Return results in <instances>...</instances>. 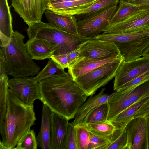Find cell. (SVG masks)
Returning <instances> with one entry per match:
<instances>
[{"label": "cell", "instance_id": "cell-1", "mask_svg": "<svg viewBox=\"0 0 149 149\" xmlns=\"http://www.w3.org/2000/svg\"><path fill=\"white\" fill-rule=\"evenodd\" d=\"M39 83L43 104L68 120L74 118L88 97L69 74L47 78Z\"/></svg>", "mask_w": 149, "mask_h": 149}, {"label": "cell", "instance_id": "cell-2", "mask_svg": "<svg viewBox=\"0 0 149 149\" xmlns=\"http://www.w3.org/2000/svg\"><path fill=\"white\" fill-rule=\"evenodd\" d=\"M33 107L24 103L8 89L7 113L0 128L2 137L0 149H15L35 124L36 118Z\"/></svg>", "mask_w": 149, "mask_h": 149}, {"label": "cell", "instance_id": "cell-3", "mask_svg": "<svg viewBox=\"0 0 149 149\" xmlns=\"http://www.w3.org/2000/svg\"><path fill=\"white\" fill-rule=\"evenodd\" d=\"M24 38L22 33L14 31L8 45L0 48V60L3 62L8 75L14 77L33 76L40 70L29 53Z\"/></svg>", "mask_w": 149, "mask_h": 149}, {"label": "cell", "instance_id": "cell-4", "mask_svg": "<svg viewBox=\"0 0 149 149\" xmlns=\"http://www.w3.org/2000/svg\"><path fill=\"white\" fill-rule=\"evenodd\" d=\"M27 25L26 31L29 39L36 38L49 42L55 48L54 55L67 54L78 49L84 42L94 38L69 33L42 21Z\"/></svg>", "mask_w": 149, "mask_h": 149}, {"label": "cell", "instance_id": "cell-5", "mask_svg": "<svg viewBox=\"0 0 149 149\" xmlns=\"http://www.w3.org/2000/svg\"><path fill=\"white\" fill-rule=\"evenodd\" d=\"M96 39L114 43L126 61H132L142 56L149 45V27L129 32L100 34Z\"/></svg>", "mask_w": 149, "mask_h": 149}, {"label": "cell", "instance_id": "cell-6", "mask_svg": "<svg viewBox=\"0 0 149 149\" xmlns=\"http://www.w3.org/2000/svg\"><path fill=\"white\" fill-rule=\"evenodd\" d=\"M123 57L105 63L74 79L88 97L114 78Z\"/></svg>", "mask_w": 149, "mask_h": 149}, {"label": "cell", "instance_id": "cell-7", "mask_svg": "<svg viewBox=\"0 0 149 149\" xmlns=\"http://www.w3.org/2000/svg\"><path fill=\"white\" fill-rule=\"evenodd\" d=\"M113 93L108 102V119L110 121L139 99L149 95V79L133 87Z\"/></svg>", "mask_w": 149, "mask_h": 149}, {"label": "cell", "instance_id": "cell-8", "mask_svg": "<svg viewBox=\"0 0 149 149\" xmlns=\"http://www.w3.org/2000/svg\"><path fill=\"white\" fill-rule=\"evenodd\" d=\"M79 48L80 53L75 62L84 59H101L122 57L114 43L96 39L95 37L83 42Z\"/></svg>", "mask_w": 149, "mask_h": 149}, {"label": "cell", "instance_id": "cell-9", "mask_svg": "<svg viewBox=\"0 0 149 149\" xmlns=\"http://www.w3.org/2000/svg\"><path fill=\"white\" fill-rule=\"evenodd\" d=\"M117 6L108 8L77 22L78 34L82 36L94 38L103 31L109 24L116 12Z\"/></svg>", "mask_w": 149, "mask_h": 149}, {"label": "cell", "instance_id": "cell-10", "mask_svg": "<svg viewBox=\"0 0 149 149\" xmlns=\"http://www.w3.org/2000/svg\"><path fill=\"white\" fill-rule=\"evenodd\" d=\"M8 85L18 98L28 105L34 106V101L41 99L39 83L33 77H14L9 79Z\"/></svg>", "mask_w": 149, "mask_h": 149}, {"label": "cell", "instance_id": "cell-11", "mask_svg": "<svg viewBox=\"0 0 149 149\" xmlns=\"http://www.w3.org/2000/svg\"><path fill=\"white\" fill-rule=\"evenodd\" d=\"M149 70V58L141 57L122 63L114 77L113 88L116 91L121 87Z\"/></svg>", "mask_w": 149, "mask_h": 149}, {"label": "cell", "instance_id": "cell-12", "mask_svg": "<svg viewBox=\"0 0 149 149\" xmlns=\"http://www.w3.org/2000/svg\"><path fill=\"white\" fill-rule=\"evenodd\" d=\"M49 0H11L14 10L27 24L41 21Z\"/></svg>", "mask_w": 149, "mask_h": 149}, {"label": "cell", "instance_id": "cell-13", "mask_svg": "<svg viewBox=\"0 0 149 149\" xmlns=\"http://www.w3.org/2000/svg\"><path fill=\"white\" fill-rule=\"evenodd\" d=\"M149 27V9H142L120 22L109 24L104 29L105 33L129 32Z\"/></svg>", "mask_w": 149, "mask_h": 149}, {"label": "cell", "instance_id": "cell-14", "mask_svg": "<svg viewBox=\"0 0 149 149\" xmlns=\"http://www.w3.org/2000/svg\"><path fill=\"white\" fill-rule=\"evenodd\" d=\"M96 0H49L47 8L55 13L74 16L88 8Z\"/></svg>", "mask_w": 149, "mask_h": 149}, {"label": "cell", "instance_id": "cell-15", "mask_svg": "<svg viewBox=\"0 0 149 149\" xmlns=\"http://www.w3.org/2000/svg\"><path fill=\"white\" fill-rule=\"evenodd\" d=\"M69 120L66 118L52 112L51 149H65L68 135Z\"/></svg>", "mask_w": 149, "mask_h": 149}, {"label": "cell", "instance_id": "cell-16", "mask_svg": "<svg viewBox=\"0 0 149 149\" xmlns=\"http://www.w3.org/2000/svg\"><path fill=\"white\" fill-rule=\"evenodd\" d=\"M12 18L8 0H0V45H7L13 33Z\"/></svg>", "mask_w": 149, "mask_h": 149}, {"label": "cell", "instance_id": "cell-17", "mask_svg": "<svg viewBox=\"0 0 149 149\" xmlns=\"http://www.w3.org/2000/svg\"><path fill=\"white\" fill-rule=\"evenodd\" d=\"M123 57H113L101 59H81L77 60L70 65L68 73L74 79L88 73L105 63Z\"/></svg>", "mask_w": 149, "mask_h": 149}, {"label": "cell", "instance_id": "cell-18", "mask_svg": "<svg viewBox=\"0 0 149 149\" xmlns=\"http://www.w3.org/2000/svg\"><path fill=\"white\" fill-rule=\"evenodd\" d=\"M27 50L33 60L50 59L55 49L49 42L36 38L29 39L25 43Z\"/></svg>", "mask_w": 149, "mask_h": 149}, {"label": "cell", "instance_id": "cell-19", "mask_svg": "<svg viewBox=\"0 0 149 149\" xmlns=\"http://www.w3.org/2000/svg\"><path fill=\"white\" fill-rule=\"evenodd\" d=\"M44 13L48 23L53 26L67 33L79 34L77 26L78 20L75 16L62 15L48 10Z\"/></svg>", "mask_w": 149, "mask_h": 149}, {"label": "cell", "instance_id": "cell-20", "mask_svg": "<svg viewBox=\"0 0 149 149\" xmlns=\"http://www.w3.org/2000/svg\"><path fill=\"white\" fill-rule=\"evenodd\" d=\"M52 111L43 104L40 129L36 137L38 146L42 149H51Z\"/></svg>", "mask_w": 149, "mask_h": 149}, {"label": "cell", "instance_id": "cell-21", "mask_svg": "<svg viewBox=\"0 0 149 149\" xmlns=\"http://www.w3.org/2000/svg\"><path fill=\"white\" fill-rule=\"evenodd\" d=\"M105 88H102L97 95L90 97L79 108L75 114L74 120L71 122L74 126L80 123L87 113L96 107L108 102L113 93L109 95L105 93Z\"/></svg>", "mask_w": 149, "mask_h": 149}, {"label": "cell", "instance_id": "cell-22", "mask_svg": "<svg viewBox=\"0 0 149 149\" xmlns=\"http://www.w3.org/2000/svg\"><path fill=\"white\" fill-rule=\"evenodd\" d=\"M133 139L132 149H145L146 139V121L145 118L138 117L130 121Z\"/></svg>", "mask_w": 149, "mask_h": 149}, {"label": "cell", "instance_id": "cell-23", "mask_svg": "<svg viewBox=\"0 0 149 149\" xmlns=\"http://www.w3.org/2000/svg\"><path fill=\"white\" fill-rule=\"evenodd\" d=\"M142 9L139 6L135 3L126 0H120L119 6L110 20L109 24H114L122 21Z\"/></svg>", "mask_w": 149, "mask_h": 149}, {"label": "cell", "instance_id": "cell-24", "mask_svg": "<svg viewBox=\"0 0 149 149\" xmlns=\"http://www.w3.org/2000/svg\"><path fill=\"white\" fill-rule=\"evenodd\" d=\"M82 125L89 132L109 140L117 128L115 125L109 120Z\"/></svg>", "mask_w": 149, "mask_h": 149}, {"label": "cell", "instance_id": "cell-25", "mask_svg": "<svg viewBox=\"0 0 149 149\" xmlns=\"http://www.w3.org/2000/svg\"><path fill=\"white\" fill-rule=\"evenodd\" d=\"M8 75L4 70L0 69V128L2 126L7 111L9 89Z\"/></svg>", "mask_w": 149, "mask_h": 149}, {"label": "cell", "instance_id": "cell-26", "mask_svg": "<svg viewBox=\"0 0 149 149\" xmlns=\"http://www.w3.org/2000/svg\"><path fill=\"white\" fill-rule=\"evenodd\" d=\"M149 98V95L141 98L120 113L111 121L116 126L128 123L134 118L136 113Z\"/></svg>", "mask_w": 149, "mask_h": 149}, {"label": "cell", "instance_id": "cell-27", "mask_svg": "<svg viewBox=\"0 0 149 149\" xmlns=\"http://www.w3.org/2000/svg\"><path fill=\"white\" fill-rule=\"evenodd\" d=\"M109 111L108 102L101 104L90 111L79 124L85 125L94 123L106 122Z\"/></svg>", "mask_w": 149, "mask_h": 149}, {"label": "cell", "instance_id": "cell-28", "mask_svg": "<svg viewBox=\"0 0 149 149\" xmlns=\"http://www.w3.org/2000/svg\"><path fill=\"white\" fill-rule=\"evenodd\" d=\"M120 0H96L79 13L75 16L78 20L89 17L108 8L117 6Z\"/></svg>", "mask_w": 149, "mask_h": 149}, {"label": "cell", "instance_id": "cell-29", "mask_svg": "<svg viewBox=\"0 0 149 149\" xmlns=\"http://www.w3.org/2000/svg\"><path fill=\"white\" fill-rule=\"evenodd\" d=\"M127 123L116 126L110 142L104 149H127Z\"/></svg>", "mask_w": 149, "mask_h": 149}, {"label": "cell", "instance_id": "cell-30", "mask_svg": "<svg viewBox=\"0 0 149 149\" xmlns=\"http://www.w3.org/2000/svg\"><path fill=\"white\" fill-rule=\"evenodd\" d=\"M66 72L58 63L51 58L49 59L48 62L41 71L33 77L36 81H41L51 77L67 75Z\"/></svg>", "mask_w": 149, "mask_h": 149}, {"label": "cell", "instance_id": "cell-31", "mask_svg": "<svg viewBox=\"0 0 149 149\" xmlns=\"http://www.w3.org/2000/svg\"><path fill=\"white\" fill-rule=\"evenodd\" d=\"M75 126L77 149H87L90 140L89 131L84 125L80 124Z\"/></svg>", "mask_w": 149, "mask_h": 149}, {"label": "cell", "instance_id": "cell-32", "mask_svg": "<svg viewBox=\"0 0 149 149\" xmlns=\"http://www.w3.org/2000/svg\"><path fill=\"white\" fill-rule=\"evenodd\" d=\"M38 146L34 130L30 129L19 141L14 149H37Z\"/></svg>", "mask_w": 149, "mask_h": 149}, {"label": "cell", "instance_id": "cell-33", "mask_svg": "<svg viewBox=\"0 0 149 149\" xmlns=\"http://www.w3.org/2000/svg\"><path fill=\"white\" fill-rule=\"evenodd\" d=\"M89 134L90 140L87 149H104L110 142L109 140L90 132Z\"/></svg>", "mask_w": 149, "mask_h": 149}, {"label": "cell", "instance_id": "cell-34", "mask_svg": "<svg viewBox=\"0 0 149 149\" xmlns=\"http://www.w3.org/2000/svg\"><path fill=\"white\" fill-rule=\"evenodd\" d=\"M68 128V135L65 149H77L75 126L71 123H69Z\"/></svg>", "mask_w": 149, "mask_h": 149}, {"label": "cell", "instance_id": "cell-35", "mask_svg": "<svg viewBox=\"0 0 149 149\" xmlns=\"http://www.w3.org/2000/svg\"><path fill=\"white\" fill-rule=\"evenodd\" d=\"M148 79H149V70L125 84L116 91H122L133 87Z\"/></svg>", "mask_w": 149, "mask_h": 149}, {"label": "cell", "instance_id": "cell-36", "mask_svg": "<svg viewBox=\"0 0 149 149\" xmlns=\"http://www.w3.org/2000/svg\"><path fill=\"white\" fill-rule=\"evenodd\" d=\"M149 117V98L142 105L134 115V118Z\"/></svg>", "mask_w": 149, "mask_h": 149}, {"label": "cell", "instance_id": "cell-37", "mask_svg": "<svg viewBox=\"0 0 149 149\" xmlns=\"http://www.w3.org/2000/svg\"><path fill=\"white\" fill-rule=\"evenodd\" d=\"M51 58L58 63L62 68L64 69L69 67L67 54L58 55H53Z\"/></svg>", "mask_w": 149, "mask_h": 149}, {"label": "cell", "instance_id": "cell-38", "mask_svg": "<svg viewBox=\"0 0 149 149\" xmlns=\"http://www.w3.org/2000/svg\"><path fill=\"white\" fill-rule=\"evenodd\" d=\"M79 53L80 49L79 47L78 49L67 54L69 66L75 62Z\"/></svg>", "mask_w": 149, "mask_h": 149}, {"label": "cell", "instance_id": "cell-39", "mask_svg": "<svg viewBox=\"0 0 149 149\" xmlns=\"http://www.w3.org/2000/svg\"><path fill=\"white\" fill-rule=\"evenodd\" d=\"M127 1L139 5L142 9H149V0H129Z\"/></svg>", "mask_w": 149, "mask_h": 149}, {"label": "cell", "instance_id": "cell-40", "mask_svg": "<svg viewBox=\"0 0 149 149\" xmlns=\"http://www.w3.org/2000/svg\"><path fill=\"white\" fill-rule=\"evenodd\" d=\"M146 139L145 149H149V117L146 118Z\"/></svg>", "mask_w": 149, "mask_h": 149}, {"label": "cell", "instance_id": "cell-41", "mask_svg": "<svg viewBox=\"0 0 149 149\" xmlns=\"http://www.w3.org/2000/svg\"><path fill=\"white\" fill-rule=\"evenodd\" d=\"M142 56L149 58V45L143 52L142 54Z\"/></svg>", "mask_w": 149, "mask_h": 149}, {"label": "cell", "instance_id": "cell-42", "mask_svg": "<svg viewBox=\"0 0 149 149\" xmlns=\"http://www.w3.org/2000/svg\"><path fill=\"white\" fill-rule=\"evenodd\" d=\"M126 0L128 1V0Z\"/></svg>", "mask_w": 149, "mask_h": 149}]
</instances>
